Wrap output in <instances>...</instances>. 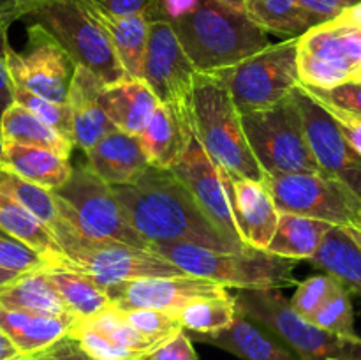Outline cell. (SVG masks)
Segmentation results:
<instances>
[{
	"mask_svg": "<svg viewBox=\"0 0 361 360\" xmlns=\"http://www.w3.org/2000/svg\"><path fill=\"white\" fill-rule=\"evenodd\" d=\"M111 191L130 226L150 246L187 242L214 251H242L219 232L169 169L148 166L134 182Z\"/></svg>",
	"mask_w": 361,
	"mask_h": 360,
	"instance_id": "1",
	"label": "cell"
},
{
	"mask_svg": "<svg viewBox=\"0 0 361 360\" xmlns=\"http://www.w3.org/2000/svg\"><path fill=\"white\" fill-rule=\"evenodd\" d=\"M169 23L200 73L231 67L270 44L267 32L243 11L217 0H200L192 13Z\"/></svg>",
	"mask_w": 361,
	"mask_h": 360,
	"instance_id": "2",
	"label": "cell"
},
{
	"mask_svg": "<svg viewBox=\"0 0 361 360\" xmlns=\"http://www.w3.org/2000/svg\"><path fill=\"white\" fill-rule=\"evenodd\" d=\"M190 116L194 138L219 168L240 179L263 182L264 172L247 141L242 113L215 74L197 73L190 99Z\"/></svg>",
	"mask_w": 361,
	"mask_h": 360,
	"instance_id": "3",
	"label": "cell"
},
{
	"mask_svg": "<svg viewBox=\"0 0 361 360\" xmlns=\"http://www.w3.org/2000/svg\"><path fill=\"white\" fill-rule=\"evenodd\" d=\"M152 251L178 267L183 274L208 279L224 288L282 289L296 284L298 261L268 251H214L187 242L154 244Z\"/></svg>",
	"mask_w": 361,
	"mask_h": 360,
	"instance_id": "4",
	"label": "cell"
},
{
	"mask_svg": "<svg viewBox=\"0 0 361 360\" xmlns=\"http://www.w3.org/2000/svg\"><path fill=\"white\" fill-rule=\"evenodd\" d=\"M14 11L18 20L44 28L74 66L87 67L106 85L127 78L106 34L80 0H14Z\"/></svg>",
	"mask_w": 361,
	"mask_h": 360,
	"instance_id": "5",
	"label": "cell"
},
{
	"mask_svg": "<svg viewBox=\"0 0 361 360\" xmlns=\"http://www.w3.org/2000/svg\"><path fill=\"white\" fill-rule=\"evenodd\" d=\"M240 313L274 332L300 360H361L360 335H341L298 316L281 289H236Z\"/></svg>",
	"mask_w": 361,
	"mask_h": 360,
	"instance_id": "6",
	"label": "cell"
},
{
	"mask_svg": "<svg viewBox=\"0 0 361 360\" xmlns=\"http://www.w3.org/2000/svg\"><path fill=\"white\" fill-rule=\"evenodd\" d=\"M51 232L66 256L63 268L81 272L104 288L136 279L183 274L154 251L137 249L115 240L90 239L78 233L62 217Z\"/></svg>",
	"mask_w": 361,
	"mask_h": 360,
	"instance_id": "7",
	"label": "cell"
},
{
	"mask_svg": "<svg viewBox=\"0 0 361 360\" xmlns=\"http://www.w3.org/2000/svg\"><path fill=\"white\" fill-rule=\"evenodd\" d=\"M51 193L60 217L81 235L152 251L150 244L130 226L111 186L88 164L73 166L69 180Z\"/></svg>",
	"mask_w": 361,
	"mask_h": 360,
	"instance_id": "8",
	"label": "cell"
},
{
	"mask_svg": "<svg viewBox=\"0 0 361 360\" xmlns=\"http://www.w3.org/2000/svg\"><path fill=\"white\" fill-rule=\"evenodd\" d=\"M242 126L264 173H323L310 152L293 92L277 104L242 113Z\"/></svg>",
	"mask_w": 361,
	"mask_h": 360,
	"instance_id": "9",
	"label": "cell"
},
{
	"mask_svg": "<svg viewBox=\"0 0 361 360\" xmlns=\"http://www.w3.org/2000/svg\"><path fill=\"white\" fill-rule=\"evenodd\" d=\"M212 74L226 85L240 113L277 104L300 83L298 37L270 42L242 62Z\"/></svg>",
	"mask_w": 361,
	"mask_h": 360,
	"instance_id": "10",
	"label": "cell"
},
{
	"mask_svg": "<svg viewBox=\"0 0 361 360\" xmlns=\"http://www.w3.org/2000/svg\"><path fill=\"white\" fill-rule=\"evenodd\" d=\"M279 212L317 219L338 228H361V198L326 173H264Z\"/></svg>",
	"mask_w": 361,
	"mask_h": 360,
	"instance_id": "11",
	"label": "cell"
},
{
	"mask_svg": "<svg viewBox=\"0 0 361 360\" xmlns=\"http://www.w3.org/2000/svg\"><path fill=\"white\" fill-rule=\"evenodd\" d=\"M361 73V28L334 20L298 37L300 83L314 88L337 87Z\"/></svg>",
	"mask_w": 361,
	"mask_h": 360,
	"instance_id": "12",
	"label": "cell"
},
{
	"mask_svg": "<svg viewBox=\"0 0 361 360\" xmlns=\"http://www.w3.org/2000/svg\"><path fill=\"white\" fill-rule=\"evenodd\" d=\"M74 62L60 48L59 42L39 25L27 28V46L18 53L13 46L7 49V69L14 85L53 102L66 104Z\"/></svg>",
	"mask_w": 361,
	"mask_h": 360,
	"instance_id": "13",
	"label": "cell"
},
{
	"mask_svg": "<svg viewBox=\"0 0 361 360\" xmlns=\"http://www.w3.org/2000/svg\"><path fill=\"white\" fill-rule=\"evenodd\" d=\"M196 69L180 44L173 25L166 20L148 21V42L143 64V80L161 104L190 112Z\"/></svg>",
	"mask_w": 361,
	"mask_h": 360,
	"instance_id": "14",
	"label": "cell"
},
{
	"mask_svg": "<svg viewBox=\"0 0 361 360\" xmlns=\"http://www.w3.org/2000/svg\"><path fill=\"white\" fill-rule=\"evenodd\" d=\"M293 95L302 113L310 152L319 168L326 175L344 182L361 198V155L353 150L330 113L302 87V83L293 88Z\"/></svg>",
	"mask_w": 361,
	"mask_h": 360,
	"instance_id": "15",
	"label": "cell"
},
{
	"mask_svg": "<svg viewBox=\"0 0 361 360\" xmlns=\"http://www.w3.org/2000/svg\"><path fill=\"white\" fill-rule=\"evenodd\" d=\"M169 172L185 186V189L192 194L196 203L204 212L208 219L217 226L219 232L238 249H247L240 240L233 221L231 205H229L228 193L222 182L221 172L217 164L204 152L200 141L190 138L189 145L183 150L182 157L169 168Z\"/></svg>",
	"mask_w": 361,
	"mask_h": 360,
	"instance_id": "16",
	"label": "cell"
},
{
	"mask_svg": "<svg viewBox=\"0 0 361 360\" xmlns=\"http://www.w3.org/2000/svg\"><path fill=\"white\" fill-rule=\"evenodd\" d=\"M108 295L118 309H155L175 316L189 300L228 295L229 289L189 274L145 277L109 286Z\"/></svg>",
	"mask_w": 361,
	"mask_h": 360,
	"instance_id": "17",
	"label": "cell"
},
{
	"mask_svg": "<svg viewBox=\"0 0 361 360\" xmlns=\"http://www.w3.org/2000/svg\"><path fill=\"white\" fill-rule=\"evenodd\" d=\"M219 172L228 193L233 221L242 244L250 249L267 251L281 217L271 194L263 182L229 175L222 168H219Z\"/></svg>",
	"mask_w": 361,
	"mask_h": 360,
	"instance_id": "18",
	"label": "cell"
},
{
	"mask_svg": "<svg viewBox=\"0 0 361 360\" xmlns=\"http://www.w3.org/2000/svg\"><path fill=\"white\" fill-rule=\"evenodd\" d=\"M104 85V81L87 67H74L67 92V106L73 119V143L83 152H88L106 134L115 131L99 104V92Z\"/></svg>",
	"mask_w": 361,
	"mask_h": 360,
	"instance_id": "19",
	"label": "cell"
},
{
	"mask_svg": "<svg viewBox=\"0 0 361 360\" xmlns=\"http://www.w3.org/2000/svg\"><path fill=\"white\" fill-rule=\"evenodd\" d=\"M194 341L217 346L242 360H300L274 332L250 320L236 309L235 320L224 330L214 334H192Z\"/></svg>",
	"mask_w": 361,
	"mask_h": 360,
	"instance_id": "20",
	"label": "cell"
},
{
	"mask_svg": "<svg viewBox=\"0 0 361 360\" xmlns=\"http://www.w3.org/2000/svg\"><path fill=\"white\" fill-rule=\"evenodd\" d=\"M190 138H192L190 112L159 102L137 140L152 166L169 169L182 157Z\"/></svg>",
	"mask_w": 361,
	"mask_h": 360,
	"instance_id": "21",
	"label": "cell"
},
{
	"mask_svg": "<svg viewBox=\"0 0 361 360\" xmlns=\"http://www.w3.org/2000/svg\"><path fill=\"white\" fill-rule=\"evenodd\" d=\"M95 23L101 27L127 78H143L148 42V21L145 14L116 16L99 7L94 0H80Z\"/></svg>",
	"mask_w": 361,
	"mask_h": 360,
	"instance_id": "22",
	"label": "cell"
},
{
	"mask_svg": "<svg viewBox=\"0 0 361 360\" xmlns=\"http://www.w3.org/2000/svg\"><path fill=\"white\" fill-rule=\"evenodd\" d=\"M99 104L115 129L140 136L159 101L143 78H123L101 88Z\"/></svg>",
	"mask_w": 361,
	"mask_h": 360,
	"instance_id": "23",
	"label": "cell"
},
{
	"mask_svg": "<svg viewBox=\"0 0 361 360\" xmlns=\"http://www.w3.org/2000/svg\"><path fill=\"white\" fill-rule=\"evenodd\" d=\"M87 164L108 186L130 184L152 166L137 136L115 129L85 152Z\"/></svg>",
	"mask_w": 361,
	"mask_h": 360,
	"instance_id": "24",
	"label": "cell"
},
{
	"mask_svg": "<svg viewBox=\"0 0 361 360\" xmlns=\"http://www.w3.org/2000/svg\"><path fill=\"white\" fill-rule=\"evenodd\" d=\"M0 168L48 191L59 189L73 173L69 157L41 147L2 141Z\"/></svg>",
	"mask_w": 361,
	"mask_h": 360,
	"instance_id": "25",
	"label": "cell"
},
{
	"mask_svg": "<svg viewBox=\"0 0 361 360\" xmlns=\"http://www.w3.org/2000/svg\"><path fill=\"white\" fill-rule=\"evenodd\" d=\"M0 232L25 244L48 263V267H63L66 256L51 229L30 210L18 203L0 187Z\"/></svg>",
	"mask_w": 361,
	"mask_h": 360,
	"instance_id": "26",
	"label": "cell"
},
{
	"mask_svg": "<svg viewBox=\"0 0 361 360\" xmlns=\"http://www.w3.org/2000/svg\"><path fill=\"white\" fill-rule=\"evenodd\" d=\"M74 320V316H42L0 306V330L20 355H30L62 339Z\"/></svg>",
	"mask_w": 361,
	"mask_h": 360,
	"instance_id": "27",
	"label": "cell"
},
{
	"mask_svg": "<svg viewBox=\"0 0 361 360\" xmlns=\"http://www.w3.org/2000/svg\"><path fill=\"white\" fill-rule=\"evenodd\" d=\"M0 306L42 316H73L44 268L18 274L0 286Z\"/></svg>",
	"mask_w": 361,
	"mask_h": 360,
	"instance_id": "28",
	"label": "cell"
},
{
	"mask_svg": "<svg viewBox=\"0 0 361 360\" xmlns=\"http://www.w3.org/2000/svg\"><path fill=\"white\" fill-rule=\"evenodd\" d=\"M309 261L334 275L349 293L361 296V251L344 228L334 226Z\"/></svg>",
	"mask_w": 361,
	"mask_h": 360,
	"instance_id": "29",
	"label": "cell"
},
{
	"mask_svg": "<svg viewBox=\"0 0 361 360\" xmlns=\"http://www.w3.org/2000/svg\"><path fill=\"white\" fill-rule=\"evenodd\" d=\"M331 228L334 226L317 219L281 212L267 251L289 260H310Z\"/></svg>",
	"mask_w": 361,
	"mask_h": 360,
	"instance_id": "30",
	"label": "cell"
},
{
	"mask_svg": "<svg viewBox=\"0 0 361 360\" xmlns=\"http://www.w3.org/2000/svg\"><path fill=\"white\" fill-rule=\"evenodd\" d=\"M0 134L2 141L48 148L63 157H71L74 148L73 141L63 138L59 131L16 102H13L0 116Z\"/></svg>",
	"mask_w": 361,
	"mask_h": 360,
	"instance_id": "31",
	"label": "cell"
},
{
	"mask_svg": "<svg viewBox=\"0 0 361 360\" xmlns=\"http://www.w3.org/2000/svg\"><path fill=\"white\" fill-rule=\"evenodd\" d=\"M74 318H90L111 306L108 289L81 272L63 267H44Z\"/></svg>",
	"mask_w": 361,
	"mask_h": 360,
	"instance_id": "32",
	"label": "cell"
},
{
	"mask_svg": "<svg viewBox=\"0 0 361 360\" xmlns=\"http://www.w3.org/2000/svg\"><path fill=\"white\" fill-rule=\"evenodd\" d=\"M236 306L231 293L222 296H201L189 300L175 314L180 327L190 334H214L224 330L235 320Z\"/></svg>",
	"mask_w": 361,
	"mask_h": 360,
	"instance_id": "33",
	"label": "cell"
},
{
	"mask_svg": "<svg viewBox=\"0 0 361 360\" xmlns=\"http://www.w3.org/2000/svg\"><path fill=\"white\" fill-rule=\"evenodd\" d=\"M243 13L264 32L300 37L309 30L298 0H247Z\"/></svg>",
	"mask_w": 361,
	"mask_h": 360,
	"instance_id": "34",
	"label": "cell"
},
{
	"mask_svg": "<svg viewBox=\"0 0 361 360\" xmlns=\"http://www.w3.org/2000/svg\"><path fill=\"white\" fill-rule=\"evenodd\" d=\"M0 187L7 194H11L18 203L23 205L27 210H30L35 217L41 219L49 229H53V226H56V222L60 221L59 208H56L51 191L28 182L4 168H0Z\"/></svg>",
	"mask_w": 361,
	"mask_h": 360,
	"instance_id": "35",
	"label": "cell"
},
{
	"mask_svg": "<svg viewBox=\"0 0 361 360\" xmlns=\"http://www.w3.org/2000/svg\"><path fill=\"white\" fill-rule=\"evenodd\" d=\"M80 320L85 321L88 327L101 332L102 335H106V337H108L109 341L115 342V344L122 346V348L129 349V352L133 353H137V355H147V353H150L152 349L159 346V342L141 335L140 332L126 320L122 311H120L118 307L113 306V304L109 307H106L104 311L95 314V316L80 318Z\"/></svg>",
	"mask_w": 361,
	"mask_h": 360,
	"instance_id": "36",
	"label": "cell"
},
{
	"mask_svg": "<svg viewBox=\"0 0 361 360\" xmlns=\"http://www.w3.org/2000/svg\"><path fill=\"white\" fill-rule=\"evenodd\" d=\"M307 321L316 327L341 335H358L355 330V311H353L351 296L342 284L324 300L323 306L312 314Z\"/></svg>",
	"mask_w": 361,
	"mask_h": 360,
	"instance_id": "37",
	"label": "cell"
},
{
	"mask_svg": "<svg viewBox=\"0 0 361 360\" xmlns=\"http://www.w3.org/2000/svg\"><path fill=\"white\" fill-rule=\"evenodd\" d=\"M13 101L16 104L23 106L30 113H34L37 119L51 126L53 129L59 131L63 138L73 141V119H71L69 106L60 104V102H53L49 99L35 95L28 92L27 88L20 87V85L13 83ZM74 145V143H73Z\"/></svg>",
	"mask_w": 361,
	"mask_h": 360,
	"instance_id": "38",
	"label": "cell"
},
{
	"mask_svg": "<svg viewBox=\"0 0 361 360\" xmlns=\"http://www.w3.org/2000/svg\"><path fill=\"white\" fill-rule=\"evenodd\" d=\"M67 335H71L88 355L94 356V359L97 360H137L141 359V356H145L115 344V342L109 341L106 335H102L101 332L88 327V325L85 323V321H81L80 318L74 320V323L71 325Z\"/></svg>",
	"mask_w": 361,
	"mask_h": 360,
	"instance_id": "39",
	"label": "cell"
},
{
	"mask_svg": "<svg viewBox=\"0 0 361 360\" xmlns=\"http://www.w3.org/2000/svg\"><path fill=\"white\" fill-rule=\"evenodd\" d=\"M341 284L334 275L326 274H316L307 277L305 281L300 282L296 286V292L293 295V299L289 300L293 311H295L298 316L309 320L317 309L324 304V300L335 292V288Z\"/></svg>",
	"mask_w": 361,
	"mask_h": 360,
	"instance_id": "40",
	"label": "cell"
},
{
	"mask_svg": "<svg viewBox=\"0 0 361 360\" xmlns=\"http://www.w3.org/2000/svg\"><path fill=\"white\" fill-rule=\"evenodd\" d=\"M126 316V320L140 332L145 337L152 339L155 342H164L173 334L180 330V323L175 316L162 311L155 309H120Z\"/></svg>",
	"mask_w": 361,
	"mask_h": 360,
	"instance_id": "41",
	"label": "cell"
},
{
	"mask_svg": "<svg viewBox=\"0 0 361 360\" xmlns=\"http://www.w3.org/2000/svg\"><path fill=\"white\" fill-rule=\"evenodd\" d=\"M44 267H48V263L35 251L11 236L0 235V268L14 274H23L41 270Z\"/></svg>",
	"mask_w": 361,
	"mask_h": 360,
	"instance_id": "42",
	"label": "cell"
},
{
	"mask_svg": "<svg viewBox=\"0 0 361 360\" xmlns=\"http://www.w3.org/2000/svg\"><path fill=\"white\" fill-rule=\"evenodd\" d=\"M302 87L309 92L312 97L326 102V104L337 106V108L345 109L349 113L361 116V80H351L345 83L337 85L323 90V88L307 87L302 83Z\"/></svg>",
	"mask_w": 361,
	"mask_h": 360,
	"instance_id": "43",
	"label": "cell"
},
{
	"mask_svg": "<svg viewBox=\"0 0 361 360\" xmlns=\"http://www.w3.org/2000/svg\"><path fill=\"white\" fill-rule=\"evenodd\" d=\"M360 2L361 0H298L309 30L337 20L341 14Z\"/></svg>",
	"mask_w": 361,
	"mask_h": 360,
	"instance_id": "44",
	"label": "cell"
},
{
	"mask_svg": "<svg viewBox=\"0 0 361 360\" xmlns=\"http://www.w3.org/2000/svg\"><path fill=\"white\" fill-rule=\"evenodd\" d=\"M140 360H200L197 353L192 346V339H190L189 332L180 328L176 334L166 339L164 342L141 356Z\"/></svg>",
	"mask_w": 361,
	"mask_h": 360,
	"instance_id": "45",
	"label": "cell"
},
{
	"mask_svg": "<svg viewBox=\"0 0 361 360\" xmlns=\"http://www.w3.org/2000/svg\"><path fill=\"white\" fill-rule=\"evenodd\" d=\"M21 360H97L88 355L71 335H63L62 339L55 341L53 344L30 353V355H21ZM140 360V359H137Z\"/></svg>",
	"mask_w": 361,
	"mask_h": 360,
	"instance_id": "46",
	"label": "cell"
},
{
	"mask_svg": "<svg viewBox=\"0 0 361 360\" xmlns=\"http://www.w3.org/2000/svg\"><path fill=\"white\" fill-rule=\"evenodd\" d=\"M197 4H200V0H150L143 14L147 21H175L178 18H183L189 13H192L197 7Z\"/></svg>",
	"mask_w": 361,
	"mask_h": 360,
	"instance_id": "47",
	"label": "cell"
},
{
	"mask_svg": "<svg viewBox=\"0 0 361 360\" xmlns=\"http://www.w3.org/2000/svg\"><path fill=\"white\" fill-rule=\"evenodd\" d=\"M316 101L330 113V116L335 120V124H337V127L341 129V133L344 134L348 143L353 147V150L361 155V116L355 115V113L345 112V109L337 108V106L326 104V102L319 101V99H316Z\"/></svg>",
	"mask_w": 361,
	"mask_h": 360,
	"instance_id": "48",
	"label": "cell"
},
{
	"mask_svg": "<svg viewBox=\"0 0 361 360\" xmlns=\"http://www.w3.org/2000/svg\"><path fill=\"white\" fill-rule=\"evenodd\" d=\"M11 25L0 21V116L13 104V81H11L9 69H7V49H9V32Z\"/></svg>",
	"mask_w": 361,
	"mask_h": 360,
	"instance_id": "49",
	"label": "cell"
},
{
	"mask_svg": "<svg viewBox=\"0 0 361 360\" xmlns=\"http://www.w3.org/2000/svg\"><path fill=\"white\" fill-rule=\"evenodd\" d=\"M94 2L116 16H130V14H143L150 0H94Z\"/></svg>",
	"mask_w": 361,
	"mask_h": 360,
	"instance_id": "50",
	"label": "cell"
},
{
	"mask_svg": "<svg viewBox=\"0 0 361 360\" xmlns=\"http://www.w3.org/2000/svg\"><path fill=\"white\" fill-rule=\"evenodd\" d=\"M20 352L13 346V342L4 335V332L0 330V360H16L20 359Z\"/></svg>",
	"mask_w": 361,
	"mask_h": 360,
	"instance_id": "51",
	"label": "cell"
},
{
	"mask_svg": "<svg viewBox=\"0 0 361 360\" xmlns=\"http://www.w3.org/2000/svg\"><path fill=\"white\" fill-rule=\"evenodd\" d=\"M337 20L345 21V23L355 25V27H360L361 28V2L356 4L355 7H351V9L345 11L344 14H341V16H338Z\"/></svg>",
	"mask_w": 361,
	"mask_h": 360,
	"instance_id": "52",
	"label": "cell"
},
{
	"mask_svg": "<svg viewBox=\"0 0 361 360\" xmlns=\"http://www.w3.org/2000/svg\"><path fill=\"white\" fill-rule=\"evenodd\" d=\"M344 232L348 233L349 239H351L361 251V228H344Z\"/></svg>",
	"mask_w": 361,
	"mask_h": 360,
	"instance_id": "53",
	"label": "cell"
},
{
	"mask_svg": "<svg viewBox=\"0 0 361 360\" xmlns=\"http://www.w3.org/2000/svg\"><path fill=\"white\" fill-rule=\"evenodd\" d=\"M217 2L224 4V6L233 7V9H236V11H243V9H245L247 0H217Z\"/></svg>",
	"mask_w": 361,
	"mask_h": 360,
	"instance_id": "54",
	"label": "cell"
},
{
	"mask_svg": "<svg viewBox=\"0 0 361 360\" xmlns=\"http://www.w3.org/2000/svg\"><path fill=\"white\" fill-rule=\"evenodd\" d=\"M18 274H14V272H9V270H4V268H0V286L4 284V282L11 281L13 277H16Z\"/></svg>",
	"mask_w": 361,
	"mask_h": 360,
	"instance_id": "55",
	"label": "cell"
},
{
	"mask_svg": "<svg viewBox=\"0 0 361 360\" xmlns=\"http://www.w3.org/2000/svg\"><path fill=\"white\" fill-rule=\"evenodd\" d=\"M9 4H11V7H13V11H14V0H9ZM14 14H16V11H14Z\"/></svg>",
	"mask_w": 361,
	"mask_h": 360,
	"instance_id": "56",
	"label": "cell"
},
{
	"mask_svg": "<svg viewBox=\"0 0 361 360\" xmlns=\"http://www.w3.org/2000/svg\"><path fill=\"white\" fill-rule=\"evenodd\" d=\"M0 154H2V134H0Z\"/></svg>",
	"mask_w": 361,
	"mask_h": 360,
	"instance_id": "57",
	"label": "cell"
},
{
	"mask_svg": "<svg viewBox=\"0 0 361 360\" xmlns=\"http://www.w3.org/2000/svg\"><path fill=\"white\" fill-rule=\"evenodd\" d=\"M356 80H361V73L358 74V78H356Z\"/></svg>",
	"mask_w": 361,
	"mask_h": 360,
	"instance_id": "58",
	"label": "cell"
},
{
	"mask_svg": "<svg viewBox=\"0 0 361 360\" xmlns=\"http://www.w3.org/2000/svg\"><path fill=\"white\" fill-rule=\"evenodd\" d=\"M16 360H21V356H20V359H16Z\"/></svg>",
	"mask_w": 361,
	"mask_h": 360,
	"instance_id": "59",
	"label": "cell"
}]
</instances>
